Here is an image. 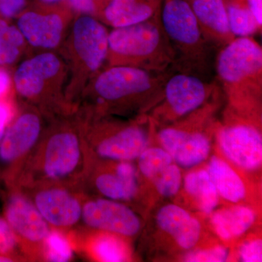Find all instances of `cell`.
Here are the masks:
<instances>
[{
	"instance_id": "7a4b0ae2",
	"label": "cell",
	"mask_w": 262,
	"mask_h": 262,
	"mask_svg": "<svg viewBox=\"0 0 262 262\" xmlns=\"http://www.w3.org/2000/svg\"><path fill=\"white\" fill-rule=\"evenodd\" d=\"M151 72L128 66L101 69L89 81L77 107L89 118L126 115L160 102L165 81L173 72Z\"/></svg>"
},
{
	"instance_id": "ba28073f",
	"label": "cell",
	"mask_w": 262,
	"mask_h": 262,
	"mask_svg": "<svg viewBox=\"0 0 262 262\" xmlns=\"http://www.w3.org/2000/svg\"><path fill=\"white\" fill-rule=\"evenodd\" d=\"M46 117L35 106L20 101L0 141V182L15 187L24 165L45 129Z\"/></svg>"
},
{
	"instance_id": "f35d334b",
	"label": "cell",
	"mask_w": 262,
	"mask_h": 262,
	"mask_svg": "<svg viewBox=\"0 0 262 262\" xmlns=\"http://www.w3.org/2000/svg\"><path fill=\"white\" fill-rule=\"evenodd\" d=\"M187 1H188V2H189V1H190V0H187Z\"/></svg>"
},
{
	"instance_id": "44dd1931",
	"label": "cell",
	"mask_w": 262,
	"mask_h": 262,
	"mask_svg": "<svg viewBox=\"0 0 262 262\" xmlns=\"http://www.w3.org/2000/svg\"><path fill=\"white\" fill-rule=\"evenodd\" d=\"M211 224L216 234L224 239L242 235L253 225L256 215L251 208L233 206L211 213Z\"/></svg>"
},
{
	"instance_id": "d6a6232c",
	"label": "cell",
	"mask_w": 262,
	"mask_h": 262,
	"mask_svg": "<svg viewBox=\"0 0 262 262\" xmlns=\"http://www.w3.org/2000/svg\"><path fill=\"white\" fill-rule=\"evenodd\" d=\"M239 257L244 262L262 261V243L261 239H253L245 243L239 249Z\"/></svg>"
},
{
	"instance_id": "f1b7e54d",
	"label": "cell",
	"mask_w": 262,
	"mask_h": 262,
	"mask_svg": "<svg viewBox=\"0 0 262 262\" xmlns=\"http://www.w3.org/2000/svg\"><path fill=\"white\" fill-rule=\"evenodd\" d=\"M155 187L162 196H173L178 193L182 184V173L178 165L170 164L153 179Z\"/></svg>"
},
{
	"instance_id": "836d02e7",
	"label": "cell",
	"mask_w": 262,
	"mask_h": 262,
	"mask_svg": "<svg viewBox=\"0 0 262 262\" xmlns=\"http://www.w3.org/2000/svg\"><path fill=\"white\" fill-rule=\"evenodd\" d=\"M29 0H0V17L15 19L28 5Z\"/></svg>"
},
{
	"instance_id": "8fae6325",
	"label": "cell",
	"mask_w": 262,
	"mask_h": 262,
	"mask_svg": "<svg viewBox=\"0 0 262 262\" xmlns=\"http://www.w3.org/2000/svg\"><path fill=\"white\" fill-rule=\"evenodd\" d=\"M3 210L26 258L42 259L43 244L51 227L27 193L18 187L8 189Z\"/></svg>"
},
{
	"instance_id": "603a6c76",
	"label": "cell",
	"mask_w": 262,
	"mask_h": 262,
	"mask_svg": "<svg viewBox=\"0 0 262 262\" xmlns=\"http://www.w3.org/2000/svg\"><path fill=\"white\" fill-rule=\"evenodd\" d=\"M31 49L16 24L0 17V66L18 64Z\"/></svg>"
},
{
	"instance_id": "ffe728a7",
	"label": "cell",
	"mask_w": 262,
	"mask_h": 262,
	"mask_svg": "<svg viewBox=\"0 0 262 262\" xmlns=\"http://www.w3.org/2000/svg\"><path fill=\"white\" fill-rule=\"evenodd\" d=\"M92 182L100 194L113 201H130L137 193V170L129 161L118 162L114 172L95 174Z\"/></svg>"
},
{
	"instance_id": "8992f818",
	"label": "cell",
	"mask_w": 262,
	"mask_h": 262,
	"mask_svg": "<svg viewBox=\"0 0 262 262\" xmlns=\"http://www.w3.org/2000/svg\"><path fill=\"white\" fill-rule=\"evenodd\" d=\"M160 18L173 51V68L206 80L211 72L213 47L203 37L190 3L163 0Z\"/></svg>"
},
{
	"instance_id": "74e56055",
	"label": "cell",
	"mask_w": 262,
	"mask_h": 262,
	"mask_svg": "<svg viewBox=\"0 0 262 262\" xmlns=\"http://www.w3.org/2000/svg\"><path fill=\"white\" fill-rule=\"evenodd\" d=\"M59 1H61V0H29V2H37V3H53Z\"/></svg>"
},
{
	"instance_id": "7c38bea8",
	"label": "cell",
	"mask_w": 262,
	"mask_h": 262,
	"mask_svg": "<svg viewBox=\"0 0 262 262\" xmlns=\"http://www.w3.org/2000/svg\"><path fill=\"white\" fill-rule=\"evenodd\" d=\"M216 84L190 74L173 72L165 81L157 115L164 121H173L191 115L214 94Z\"/></svg>"
},
{
	"instance_id": "83f0119b",
	"label": "cell",
	"mask_w": 262,
	"mask_h": 262,
	"mask_svg": "<svg viewBox=\"0 0 262 262\" xmlns=\"http://www.w3.org/2000/svg\"><path fill=\"white\" fill-rule=\"evenodd\" d=\"M138 158L141 173L151 181L173 161L163 148L158 147L146 148Z\"/></svg>"
},
{
	"instance_id": "1f68e13d",
	"label": "cell",
	"mask_w": 262,
	"mask_h": 262,
	"mask_svg": "<svg viewBox=\"0 0 262 262\" xmlns=\"http://www.w3.org/2000/svg\"><path fill=\"white\" fill-rule=\"evenodd\" d=\"M77 15H88L97 18L110 0H67Z\"/></svg>"
},
{
	"instance_id": "5b68a950",
	"label": "cell",
	"mask_w": 262,
	"mask_h": 262,
	"mask_svg": "<svg viewBox=\"0 0 262 262\" xmlns=\"http://www.w3.org/2000/svg\"><path fill=\"white\" fill-rule=\"evenodd\" d=\"M110 66H128L156 72L171 71L174 53L160 13L140 23L113 28L108 33L104 67Z\"/></svg>"
},
{
	"instance_id": "8d00e7d4",
	"label": "cell",
	"mask_w": 262,
	"mask_h": 262,
	"mask_svg": "<svg viewBox=\"0 0 262 262\" xmlns=\"http://www.w3.org/2000/svg\"><path fill=\"white\" fill-rule=\"evenodd\" d=\"M21 259L15 256H8V255H0V262L20 261Z\"/></svg>"
},
{
	"instance_id": "4fadbf2b",
	"label": "cell",
	"mask_w": 262,
	"mask_h": 262,
	"mask_svg": "<svg viewBox=\"0 0 262 262\" xmlns=\"http://www.w3.org/2000/svg\"><path fill=\"white\" fill-rule=\"evenodd\" d=\"M21 189L30 198L51 228L70 229L82 218L83 198L75 192L74 188L41 184Z\"/></svg>"
},
{
	"instance_id": "5bb4252c",
	"label": "cell",
	"mask_w": 262,
	"mask_h": 262,
	"mask_svg": "<svg viewBox=\"0 0 262 262\" xmlns=\"http://www.w3.org/2000/svg\"><path fill=\"white\" fill-rule=\"evenodd\" d=\"M81 220L90 228L124 237H134L141 229L140 220L132 209L107 198L83 202Z\"/></svg>"
},
{
	"instance_id": "7402d4cb",
	"label": "cell",
	"mask_w": 262,
	"mask_h": 262,
	"mask_svg": "<svg viewBox=\"0 0 262 262\" xmlns=\"http://www.w3.org/2000/svg\"><path fill=\"white\" fill-rule=\"evenodd\" d=\"M208 172L219 195L232 203L244 199L246 196L244 183L229 164L213 156L208 164Z\"/></svg>"
},
{
	"instance_id": "e0dca14e",
	"label": "cell",
	"mask_w": 262,
	"mask_h": 262,
	"mask_svg": "<svg viewBox=\"0 0 262 262\" xmlns=\"http://www.w3.org/2000/svg\"><path fill=\"white\" fill-rule=\"evenodd\" d=\"M202 34L213 48H222L234 36L229 27L225 0H190Z\"/></svg>"
},
{
	"instance_id": "cb8c5ba5",
	"label": "cell",
	"mask_w": 262,
	"mask_h": 262,
	"mask_svg": "<svg viewBox=\"0 0 262 262\" xmlns=\"http://www.w3.org/2000/svg\"><path fill=\"white\" fill-rule=\"evenodd\" d=\"M184 189L192 196L203 213L211 214L218 206V192L208 170L188 173L184 178Z\"/></svg>"
},
{
	"instance_id": "d4e9b609",
	"label": "cell",
	"mask_w": 262,
	"mask_h": 262,
	"mask_svg": "<svg viewBox=\"0 0 262 262\" xmlns=\"http://www.w3.org/2000/svg\"><path fill=\"white\" fill-rule=\"evenodd\" d=\"M87 251L95 259L103 262L126 261L130 258L126 245L115 234H98L91 237Z\"/></svg>"
},
{
	"instance_id": "e575fe53",
	"label": "cell",
	"mask_w": 262,
	"mask_h": 262,
	"mask_svg": "<svg viewBox=\"0 0 262 262\" xmlns=\"http://www.w3.org/2000/svg\"><path fill=\"white\" fill-rule=\"evenodd\" d=\"M14 115V110L10 100L8 98L0 99V141Z\"/></svg>"
},
{
	"instance_id": "52a82bcc",
	"label": "cell",
	"mask_w": 262,
	"mask_h": 262,
	"mask_svg": "<svg viewBox=\"0 0 262 262\" xmlns=\"http://www.w3.org/2000/svg\"><path fill=\"white\" fill-rule=\"evenodd\" d=\"M217 77L234 104L251 105L261 95L262 49L252 37H235L217 54Z\"/></svg>"
},
{
	"instance_id": "6da1fadb",
	"label": "cell",
	"mask_w": 262,
	"mask_h": 262,
	"mask_svg": "<svg viewBox=\"0 0 262 262\" xmlns=\"http://www.w3.org/2000/svg\"><path fill=\"white\" fill-rule=\"evenodd\" d=\"M24 165L15 187L58 184L82 187L91 170V156L78 110L49 120Z\"/></svg>"
},
{
	"instance_id": "d590c367",
	"label": "cell",
	"mask_w": 262,
	"mask_h": 262,
	"mask_svg": "<svg viewBox=\"0 0 262 262\" xmlns=\"http://www.w3.org/2000/svg\"><path fill=\"white\" fill-rule=\"evenodd\" d=\"M13 88V78L8 68L0 66V99H7Z\"/></svg>"
},
{
	"instance_id": "484cf974",
	"label": "cell",
	"mask_w": 262,
	"mask_h": 262,
	"mask_svg": "<svg viewBox=\"0 0 262 262\" xmlns=\"http://www.w3.org/2000/svg\"><path fill=\"white\" fill-rule=\"evenodd\" d=\"M231 32L235 37H251L261 26L248 8L246 0H225Z\"/></svg>"
},
{
	"instance_id": "f546056e",
	"label": "cell",
	"mask_w": 262,
	"mask_h": 262,
	"mask_svg": "<svg viewBox=\"0 0 262 262\" xmlns=\"http://www.w3.org/2000/svg\"><path fill=\"white\" fill-rule=\"evenodd\" d=\"M0 255L24 257L18 238L4 216L0 215ZM22 261V260H21Z\"/></svg>"
},
{
	"instance_id": "4316f807",
	"label": "cell",
	"mask_w": 262,
	"mask_h": 262,
	"mask_svg": "<svg viewBox=\"0 0 262 262\" xmlns=\"http://www.w3.org/2000/svg\"><path fill=\"white\" fill-rule=\"evenodd\" d=\"M74 248L72 241L63 230L51 228L45 239L42 260L51 262H67L72 259Z\"/></svg>"
},
{
	"instance_id": "9a60e30c",
	"label": "cell",
	"mask_w": 262,
	"mask_h": 262,
	"mask_svg": "<svg viewBox=\"0 0 262 262\" xmlns=\"http://www.w3.org/2000/svg\"><path fill=\"white\" fill-rule=\"evenodd\" d=\"M219 146L234 165L253 170L262 163V138L260 130L246 122L228 124L217 133Z\"/></svg>"
},
{
	"instance_id": "2e32d148",
	"label": "cell",
	"mask_w": 262,
	"mask_h": 262,
	"mask_svg": "<svg viewBox=\"0 0 262 262\" xmlns=\"http://www.w3.org/2000/svg\"><path fill=\"white\" fill-rule=\"evenodd\" d=\"M158 139L172 159L184 168H192L204 161L211 149L206 134L182 127H164L158 133Z\"/></svg>"
},
{
	"instance_id": "4dcf8cb0",
	"label": "cell",
	"mask_w": 262,
	"mask_h": 262,
	"mask_svg": "<svg viewBox=\"0 0 262 262\" xmlns=\"http://www.w3.org/2000/svg\"><path fill=\"white\" fill-rule=\"evenodd\" d=\"M229 250L223 246L193 251L188 253L183 260L189 262H223L228 258Z\"/></svg>"
},
{
	"instance_id": "3957f363",
	"label": "cell",
	"mask_w": 262,
	"mask_h": 262,
	"mask_svg": "<svg viewBox=\"0 0 262 262\" xmlns=\"http://www.w3.org/2000/svg\"><path fill=\"white\" fill-rule=\"evenodd\" d=\"M12 78L20 101L37 107L48 120L77 110L66 99L68 69L57 52H37L26 58Z\"/></svg>"
},
{
	"instance_id": "ac0fdd59",
	"label": "cell",
	"mask_w": 262,
	"mask_h": 262,
	"mask_svg": "<svg viewBox=\"0 0 262 262\" xmlns=\"http://www.w3.org/2000/svg\"><path fill=\"white\" fill-rule=\"evenodd\" d=\"M163 0H110L97 19L113 29L126 27L158 15Z\"/></svg>"
},
{
	"instance_id": "d6986e66",
	"label": "cell",
	"mask_w": 262,
	"mask_h": 262,
	"mask_svg": "<svg viewBox=\"0 0 262 262\" xmlns=\"http://www.w3.org/2000/svg\"><path fill=\"white\" fill-rule=\"evenodd\" d=\"M157 222L160 228L173 237L177 245L184 249L194 247L201 237L199 221L177 205L168 204L160 208L157 214Z\"/></svg>"
},
{
	"instance_id": "30bf717a",
	"label": "cell",
	"mask_w": 262,
	"mask_h": 262,
	"mask_svg": "<svg viewBox=\"0 0 262 262\" xmlns=\"http://www.w3.org/2000/svg\"><path fill=\"white\" fill-rule=\"evenodd\" d=\"M77 15L67 0L53 3L29 2L15 18V24L31 49L58 52Z\"/></svg>"
},
{
	"instance_id": "9c48e42d",
	"label": "cell",
	"mask_w": 262,
	"mask_h": 262,
	"mask_svg": "<svg viewBox=\"0 0 262 262\" xmlns=\"http://www.w3.org/2000/svg\"><path fill=\"white\" fill-rule=\"evenodd\" d=\"M84 135L90 155L113 161L139 158L149 143L145 127L139 122H123L107 117L82 116Z\"/></svg>"
},
{
	"instance_id": "277c9868",
	"label": "cell",
	"mask_w": 262,
	"mask_h": 262,
	"mask_svg": "<svg viewBox=\"0 0 262 262\" xmlns=\"http://www.w3.org/2000/svg\"><path fill=\"white\" fill-rule=\"evenodd\" d=\"M108 32L106 26L88 15H77L57 53L68 69L66 99L77 108L89 81L106 65Z\"/></svg>"
}]
</instances>
